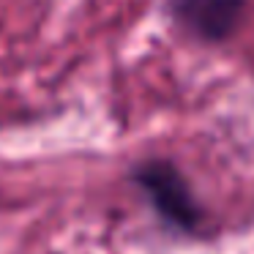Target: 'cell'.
I'll return each instance as SVG.
<instances>
[{
    "label": "cell",
    "mask_w": 254,
    "mask_h": 254,
    "mask_svg": "<svg viewBox=\"0 0 254 254\" xmlns=\"http://www.w3.org/2000/svg\"><path fill=\"white\" fill-rule=\"evenodd\" d=\"M134 181L167 221L183 230H194L199 224V205L194 202L183 175L170 161H145L134 172Z\"/></svg>",
    "instance_id": "1"
},
{
    "label": "cell",
    "mask_w": 254,
    "mask_h": 254,
    "mask_svg": "<svg viewBox=\"0 0 254 254\" xmlns=\"http://www.w3.org/2000/svg\"><path fill=\"white\" fill-rule=\"evenodd\" d=\"M175 11L202 39H224L243 11V0H175Z\"/></svg>",
    "instance_id": "2"
}]
</instances>
